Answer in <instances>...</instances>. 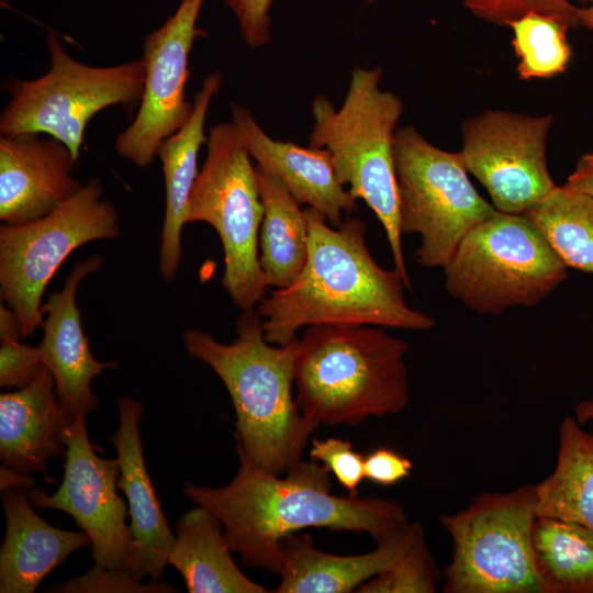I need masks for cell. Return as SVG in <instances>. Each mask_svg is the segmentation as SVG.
I'll return each mask as SVG.
<instances>
[{"mask_svg":"<svg viewBox=\"0 0 593 593\" xmlns=\"http://www.w3.org/2000/svg\"><path fill=\"white\" fill-rule=\"evenodd\" d=\"M575 419L583 426L593 423V398L580 402L575 407Z\"/></svg>","mask_w":593,"mask_h":593,"instance_id":"74e56055","label":"cell"},{"mask_svg":"<svg viewBox=\"0 0 593 593\" xmlns=\"http://www.w3.org/2000/svg\"><path fill=\"white\" fill-rule=\"evenodd\" d=\"M205 144L187 222L214 228L224 254L223 288L239 309H255L268 289L259 264L264 208L256 168L233 121L212 126Z\"/></svg>","mask_w":593,"mask_h":593,"instance_id":"52a82bcc","label":"cell"},{"mask_svg":"<svg viewBox=\"0 0 593 593\" xmlns=\"http://www.w3.org/2000/svg\"><path fill=\"white\" fill-rule=\"evenodd\" d=\"M365 478L381 485H392L411 474L413 462L392 449L380 447L365 456Z\"/></svg>","mask_w":593,"mask_h":593,"instance_id":"e575fe53","label":"cell"},{"mask_svg":"<svg viewBox=\"0 0 593 593\" xmlns=\"http://www.w3.org/2000/svg\"><path fill=\"white\" fill-rule=\"evenodd\" d=\"M555 116L486 110L461 125V161L495 210L523 214L558 186L547 164Z\"/></svg>","mask_w":593,"mask_h":593,"instance_id":"7c38bea8","label":"cell"},{"mask_svg":"<svg viewBox=\"0 0 593 593\" xmlns=\"http://www.w3.org/2000/svg\"><path fill=\"white\" fill-rule=\"evenodd\" d=\"M225 2L233 11L243 40L250 48H259L270 42L272 0H226Z\"/></svg>","mask_w":593,"mask_h":593,"instance_id":"836d02e7","label":"cell"},{"mask_svg":"<svg viewBox=\"0 0 593 593\" xmlns=\"http://www.w3.org/2000/svg\"><path fill=\"white\" fill-rule=\"evenodd\" d=\"M589 7H578L579 26L585 27L593 32V0Z\"/></svg>","mask_w":593,"mask_h":593,"instance_id":"f35d334b","label":"cell"},{"mask_svg":"<svg viewBox=\"0 0 593 593\" xmlns=\"http://www.w3.org/2000/svg\"><path fill=\"white\" fill-rule=\"evenodd\" d=\"M177 590L164 582L142 583L122 568L94 564L82 575L57 583L49 592L58 593H170Z\"/></svg>","mask_w":593,"mask_h":593,"instance_id":"1f68e13d","label":"cell"},{"mask_svg":"<svg viewBox=\"0 0 593 593\" xmlns=\"http://www.w3.org/2000/svg\"><path fill=\"white\" fill-rule=\"evenodd\" d=\"M49 69L32 80L12 79L10 100L0 115V135L40 133L65 143L78 159L89 121L112 105L139 103L144 89L142 58L94 67L74 59L48 32Z\"/></svg>","mask_w":593,"mask_h":593,"instance_id":"9c48e42d","label":"cell"},{"mask_svg":"<svg viewBox=\"0 0 593 593\" xmlns=\"http://www.w3.org/2000/svg\"><path fill=\"white\" fill-rule=\"evenodd\" d=\"M64 475L53 494L27 488L31 503L71 516L90 539L94 564L122 568L132 549L126 524L127 503L118 494L120 467L116 458L100 457L90 443L86 416L76 415L66 436Z\"/></svg>","mask_w":593,"mask_h":593,"instance_id":"5bb4252c","label":"cell"},{"mask_svg":"<svg viewBox=\"0 0 593 593\" xmlns=\"http://www.w3.org/2000/svg\"><path fill=\"white\" fill-rule=\"evenodd\" d=\"M237 337L217 342L209 332L187 329L188 355L221 379L235 414L236 451L254 466L283 474L302 460L316 425L301 413L292 392L298 338L279 346L267 342L256 309L243 310Z\"/></svg>","mask_w":593,"mask_h":593,"instance_id":"3957f363","label":"cell"},{"mask_svg":"<svg viewBox=\"0 0 593 593\" xmlns=\"http://www.w3.org/2000/svg\"><path fill=\"white\" fill-rule=\"evenodd\" d=\"M119 426L110 440L120 467L118 488L127 503L132 549L123 568L138 581L158 582L168 566L175 535L150 480L139 433L143 404L124 396L118 401Z\"/></svg>","mask_w":593,"mask_h":593,"instance_id":"e0dca14e","label":"cell"},{"mask_svg":"<svg viewBox=\"0 0 593 593\" xmlns=\"http://www.w3.org/2000/svg\"><path fill=\"white\" fill-rule=\"evenodd\" d=\"M40 133L0 135V220L25 224L52 213L83 183L78 160L59 139Z\"/></svg>","mask_w":593,"mask_h":593,"instance_id":"2e32d148","label":"cell"},{"mask_svg":"<svg viewBox=\"0 0 593 593\" xmlns=\"http://www.w3.org/2000/svg\"><path fill=\"white\" fill-rule=\"evenodd\" d=\"M463 5L477 18L499 26H508L516 20L532 14L553 16L570 29L579 27L578 7L572 0H462Z\"/></svg>","mask_w":593,"mask_h":593,"instance_id":"4dcf8cb0","label":"cell"},{"mask_svg":"<svg viewBox=\"0 0 593 593\" xmlns=\"http://www.w3.org/2000/svg\"><path fill=\"white\" fill-rule=\"evenodd\" d=\"M221 521L203 506L177 522L168 564L182 577L190 593H268L236 564Z\"/></svg>","mask_w":593,"mask_h":593,"instance_id":"603a6c76","label":"cell"},{"mask_svg":"<svg viewBox=\"0 0 593 593\" xmlns=\"http://www.w3.org/2000/svg\"><path fill=\"white\" fill-rule=\"evenodd\" d=\"M5 535L0 549V592L33 593L72 552L90 545L86 533L51 525L33 510L26 490H1Z\"/></svg>","mask_w":593,"mask_h":593,"instance_id":"44dd1931","label":"cell"},{"mask_svg":"<svg viewBox=\"0 0 593 593\" xmlns=\"http://www.w3.org/2000/svg\"><path fill=\"white\" fill-rule=\"evenodd\" d=\"M393 161L401 234L419 236V265L444 268L463 237L496 210L471 183L459 153L436 147L413 125L396 128Z\"/></svg>","mask_w":593,"mask_h":593,"instance_id":"30bf717a","label":"cell"},{"mask_svg":"<svg viewBox=\"0 0 593 593\" xmlns=\"http://www.w3.org/2000/svg\"><path fill=\"white\" fill-rule=\"evenodd\" d=\"M264 214L259 230V264L273 289L289 286L303 269L309 249L304 210L283 182L256 165Z\"/></svg>","mask_w":593,"mask_h":593,"instance_id":"cb8c5ba5","label":"cell"},{"mask_svg":"<svg viewBox=\"0 0 593 593\" xmlns=\"http://www.w3.org/2000/svg\"><path fill=\"white\" fill-rule=\"evenodd\" d=\"M309 457L326 466L349 495L359 496V485L365 479V456L354 450L349 440L339 437L313 438Z\"/></svg>","mask_w":593,"mask_h":593,"instance_id":"d6a6232c","label":"cell"},{"mask_svg":"<svg viewBox=\"0 0 593 593\" xmlns=\"http://www.w3.org/2000/svg\"><path fill=\"white\" fill-rule=\"evenodd\" d=\"M563 188L593 198V153L581 155Z\"/></svg>","mask_w":593,"mask_h":593,"instance_id":"d590c367","label":"cell"},{"mask_svg":"<svg viewBox=\"0 0 593 593\" xmlns=\"http://www.w3.org/2000/svg\"><path fill=\"white\" fill-rule=\"evenodd\" d=\"M19 321L12 310L0 305V385L21 389L29 385L44 368L41 350L20 342Z\"/></svg>","mask_w":593,"mask_h":593,"instance_id":"f546056e","label":"cell"},{"mask_svg":"<svg viewBox=\"0 0 593 593\" xmlns=\"http://www.w3.org/2000/svg\"><path fill=\"white\" fill-rule=\"evenodd\" d=\"M424 529L407 522L377 541L370 552L340 556L318 550L309 535L291 534L281 541L280 583L275 593H349L389 570L419 539Z\"/></svg>","mask_w":593,"mask_h":593,"instance_id":"ac0fdd59","label":"cell"},{"mask_svg":"<svg viewBox=\"0 0 593 593\" xmlns=\"http://www.w3.org/2000/svg\"><path fill=\"white\" fill-rule=\"evenodd\" d=\"M536 514L575 522L593 532V435L575 417L560 423L556 467L536 484Z\"/></svg>","mask_w":593,"mask_h":593,"instance_id":"d4e9b609","label":"cell"},{"mask_svg":"<svg viewBox=\"0 0 593 593\" xmlns=\"http://www.w3.org/2000/svg\"><path fill=\"white\" fill-rule=\"evenodd\" d=\"M440 572L425 537L416 541L389 570L373 577L358 593H434Z\"/></svg>","mask_w":593,"mask_h":593,"instance_id":"f1b7e54d","label":"cell"},{"mask_svg":"<svg viewBox=\"0 0 593 593\" xmlns=\"http://www.w3.org/2000/svg\"><path fill=\"white\" fill-rule=\"evenodd\" d=\"M232 118L251 159L279 178L300 204L316 210L335 227L345 213L357 209L327 149L273 139L243 105L232 104Z\"/></svg>","mask_w":593,"mask_h":593,"instance_id":"d6986e66","label":"cell"},{"mask_svg":"<svg viewBox=\"0 0 593 593\" xmlns=\"http://www.w3.org/2000/svg\"><path fill=\"white\" fill-rule=\"evenodd\" d=\"M102 257L93 255L75 264L60 290L49 294L43 304V338L38 348L44 366L53 376L58 401L70 416H87L99 404L91 384L114 361L97 360L85 334L76 294L79 283L97 272Z\"/></svg>","mask_w":593,"mask_h":593,"instance_id":"9a60e30c","label":"cell"},{"mask_svg":"<svg viewBox=\"0 0 593 593\" xmlns=\"http://www.w3.org/2000/svg\"><path fill=\"white\" fill-rule=\"evenodd\" d=\"M523 214L568 268L593 273V198L558 186Z\"/></svg>","mask_w":593,"mask_h":593,"instance_id":"4316f807","label":"cell"},{"mask_svg":"<svg viewBox=\"0 0 593 593\" xmlns=\"http://www.w3.org/2000/svg\"><path fill=\"white\" fill-rule=\"evenodd\" d=\"M183 494L214 514L245 566L279 574L281 541L309 527L367 533L376 541L409 522L394 500L338 496L331 471L303 459L283 478L244 458L235 478L220 488L186 483Z\"/></svg>","mask_w":593,"mask_h":593,"instance_id":"6da1fadb","label":"cell"},{"mask_svg":"<svg viewBox=\"0 0 593 593\" xmlns=\"http://www.w3.org/2000/svg\"><path fill=\"white\" fill-rule=\"evenodd\" d=\"M0 483L1 490L8 488L27 489L33 485V479L30 474L19 473L5 467H1Z\"/></svg>","mask_w":593,"mask_h":593,"instance_id":"8d00e7d4","label":"cell"},{"mask_svg":"<svg viewBox=\"0 0 593 593\" xmlns=\"http://www.w3.org/2000/svg\"><path fill=\"white\" fill-rule=\"evenodd\" d=\"M306 262L295 279L271 290L256 306L267 342L284 346L311 325H373L427 331L436 322L409 306L406 284L394 268H382L366 242V223L349 217L335 227L312 208Z\"/></svg>","mask_w":593,"mask_h":593,"instance_id":"7a4b0ae2","label":"cell"},{"mask_svg":"<svg viewBox=\"0 0 593 593\" xmlns=\"http://www.w3.org/2000/svg\"><path fill=\"white\" fill-rule=\"evenodd\" d=\"M222 86V75H208L193 99L192 112L184 125L167 137L157 150L161 163L166 204L160 234L159 271L166 282H171L181 261V237L187 224L189 200L198 177V156L206 143L204 124L213 98Z\"/></svg>","mask_w":593,"mask_h":593,"instance_id":"7402d4cb","label":"cell"},{"mask_svg":"<svg viewBox=\"0 0 593 593\" xmlns=\"http://www.w3.org/2000/svg\"><path fill=\"white\" fill-rule=\"evenodd\" d=\"M536 484L482 492L440 521L452 540L445 593H546L533 560Z\"/></svg>","mask_w":593,"mask_h":593,"instance_id":"ba28073f","label":"cell"},{"mask_svg":"<svg viewBox=\"0 0 593 593\" xmlns=\"http://www.w3.org/2000/svg\"><path fill=\"white\" fill-rule=\"evenodd\" d=\"M409 346L381 326L305 327L294 358L295 401L316 426L358 425L409 403Z\"/></svg>","mask_w":593,"mask_h":593,"instance_id":"277c9868","label":"cell"},{"mask_svg":"<svg viewBox=\"0 0 593 593\" xmlns=\"http://www.w3.org/2000/svg\"><path fill=\"white\" fill-rule=\"evenodd\" d=\"M532 552L546 593H593V532L589 528L571 521L537 517Z\"/></svg>","mask_w":593,"mask_h":593,"instance_id":"484cf974","label":"cell"},{"mask_svg":"<svg viewBox=\"0 0 593 593\" xmlns=\"http://www.w3.org/2000/svg\"><path fill=\"white\" fill-rule=\"evenodd\" d=\"M204 1L181 0L174 14L144 37L143 96L135 119L114 143L116 155L136 167L150 166L160 144L180 130L192 112L186 83Z\"/></svg>","mask_w":593,"mask_h":593,"instance_id":"4fadbf2b","label":"cell"},{"mask_svg":"<svg viewBox=\"0 0 593 593\" xmlns=\"http://www.w3.org/2000/svg\"><path fill=\"white\" fill-rule=\"evenodd\" d=\"M377 0H366L367 3H371V2H374Z\"/></svg>","mask_w":593,"mask_h":593,"instance_id":"ab89813d","label":"cell"},{"mask_svg":"<svg viewBox=\"0 0 593 593\" xmlns=\"http://www.w3.org/2000/svg\"><path fill=\"white\" fill-rule=\"evenodd\" d=\"M381 78V67H355L339 109L327 97L317 96L312 101L309 144L328 150L339 181L374 213L384 228L394 268L411 289L393 161V138L404 104L396 93L380 88Z\"/></svg>","mask_w":593,"mask_h":593,"instance_id":"5b68a950","label":"cell"},{"mask_svg":"<svg viewBox=\"0 0 593 593\" xmlns=\"http://www.w3.org/2000/svg\"><path fill=\"white\" fill-rule=\"evenodd\" d=\"M567 269L525 214L497 210L463 237L443 268L447 292L482 315L537 306L567 279Z\"/></svg>","mask_w":593,"mask_h":593,"instance_id":"8992f818","label":"cell"},{"mask_svg":"<svg viewBox=\"0 0 593 593\" xmlns=\"http://www.w3.org/2000/svg\"><path fill=\"white\" fill-rule=\"evenodd\" d=\"M72 418L61 407L45 366L29 385L1 393L2 467L23 474L46 473L48 462L65 455Z\"/></svg>","mask_w":593,"mask_h":593,"instance_id":"ffe728a7","label":"cell"},{"mask_svg":"<svg viewBox=\"0 0 593 593\" xmlns=\"http://www.w3.org/2000/svg\"><path fill=\"white\" fill-rule=\"evenodd\" d=\"M120 236L116 206L90 178L52 213L25 224L0 226V295L15 314L22 337L42 327L49 281L78 247Z\"/></svg>","mask_w":593,"mask_h":593,"instance_id":"8fae6325","label":"cell"},{"mask_svg":"<svg viewBox=\"0 0 593 593\" xmlns=\"http://www.w3.org/2000/svg\"><path fill=\"white\" fill-rule=\"evenodd\" d=\"M510 27L519 79H546L566 71L571 58L567 38L571 29L566 23L550 15L532 13Z\"/></svg>","mask_w":593,"mask_h":593,"instance_id":"83f0119b","label":"cell"}]
</instances>
